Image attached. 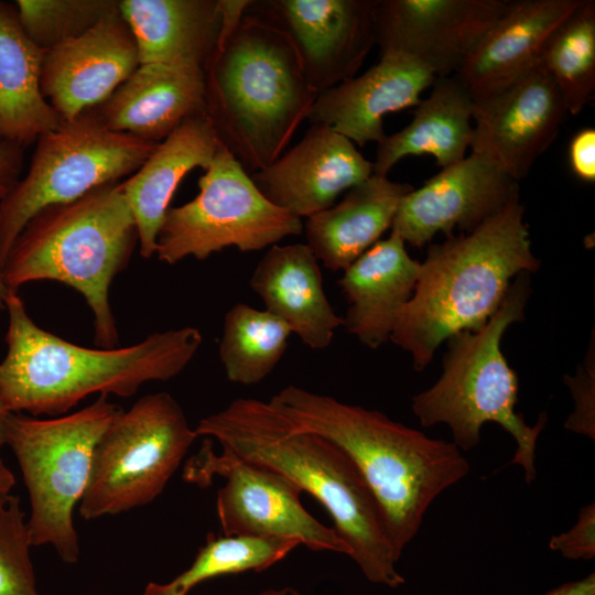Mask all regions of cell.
<instances>
[{"instance_id": "obj_13", "label": "cell", "mask_w": 595, "mask_h": 595, "mask_svg": "<svg viewBox=\"0 0 595 595\" xmlns=\"http://www.w3.org/2000/svg\"><path fill=\"white\" fill-rule=\"evenodd\" d=\"M567 113L541 61L509 85L473 98L470 153L519 182L556 139Z\"/></svg>"}, {"instance_id": "obj_14", "label": "cell", "mask_w": 595, "mask_h": 595, "mask_svg": "<svg viewBox=\"0 0 595 595\" xmlns=\"http://www.w3.org/2000/svg\"><path fill=\"white\" fill-rule=\"evenodd\" d=\"M375 8L376 0H264L247 11L289 36L318 95L356 76L376 45Z\"/></svg>"}, {"instance_id": "obj_30", "label": "cell", "mask_w": 595, "mask_h": 595, "mask_svg": "<svg viewBox=\"0 0 595 595\" xmlns=\"http://www.w3.org/2000/svg\"><path fill=\"white\" fill-rule=\"evenodd\" d=\"M542 63L567 112L578 115L595 93V1L583 0L550 36Z\"/></svg>"}, {"instance_id": "obj_28", "label": "cell", "mask_w": 595, "mask_h": 595, "mask_svg": "<svg viewBox=\"0 0 595 595\" xmlns=\"http://www.w3.org/2000/svg\"><path fill=\"white\" fill-rule=\"evenodd\" d=\"M44 54L23 31L14 3L0 0V143L25 148L64 122L41 91Z\"/></svg>"}, {"instance_id": "obj_15", "label": "cell", "mask_w": 595, "mask_h": 595, "mask_svg": "<svg viewBox=\"0 0 595 595\" xmlns=\"http://www.w3.org/2000/svg\"><path fill=\"white\" fill-rule=\"evenodd\" d=\"M508 0H376V45L455 75Z\"/></svg>"}, {"instance_id": "obj_3", "label": "cell", "mask_w": 595, "mask_h": 595, "mask_svg": "<svg viewBox=\"0 0 595 595\" xmlns=\"http://www.w3.org/2000/svg\"><path fill=\"white\" fill-rule=\"evenodd\" d=\"M8 351L0 363V398L13 413L64 415L94 393L128 398L149 381L180 375L203 335L193 326L155 332L126 347L88 348L43 329L18 292L6 298Z\"/></svg>"}, {"instance_id": "obj_26", "label": "cell", "mask_w": 595, "mask_h": 595, "mask_svg": "<svg viewBox=\"0 0 595 595\" xmlns=\"http://www.w3.org/2000/svg\"><path fill=\"white\" fill-rule=\"evenodd\" d=\"M141 64H191L203 68L220 36V0H119Z\"/></svg>"}, {"instance_id": "obj_16", "label": "cell", "mask_w": 595, "mask_h": 595, "mask_svg": "<svg viewBox=\"0 0 595 595\" xmlns=\"http://www.w3.org/2000/svg\"><path fill=\"white\" fill-rule=\"evenodd\" d=\"M520 196L519 182L484 159L469 154L443 167L400 202L391 231L421 248L443 232L474 230Z\"/></svg>"}, {"instance_id": "obj_2", "label": "cell", "mask_w": 595, "mask_h": 595, "mask_svg": "<svg viewBox=\"0 0 595 595\" xmlns=\"http://www.w3.org/2000/svg\"><path fill=\"white\" fill-rule=\"evenodd\" d=\"M197 436L214 439L249 463L273 470L312 495L329 513L350 558L375 584H404L382 512L353 462L327 440L293 431L268 402L238 398L203 418Z\"/></svg>"}, {"instance_id": "obj_21", "label": "cell", "mask_w": 595, "mask_h": 595, "mask_svg": "<svg viewBox=\"0 0 595 595\" xmlns=\"http://www.w3.org/2000/svg\"><path fill=\"white\" fill-rule=\"evenodd\" d=\"M94 110L109 130L160 143L186 119L206 113L204 68L141 64Z\"/></svg>"}, {"instance_id": "obj_19", "label": "cell", "mask_w": 595, "mask_h": 595, "mask_svg": "<svg viewBox=\"0 0 595 595\" xmlns=\"http://www.w3.org/2000/svg\"><path fill=\"white\" fill-rule=\"evenodd\" d=\"M435 78L404 53L381 52L379 62L365 73L318 94L306 120L326 125L359 147L379 143L386 137L383 117L415 107Z\"/></svg>"}, {"instance_id": "obj_31", "label": "cell", "mask_w": 595, "mask_h": 595, "mask_svg": "<svg viewBox=\"0 0 595 595\" xmlns=\"http://www.w3.org/2000/svg\"><path fill=\"white\" fill-rule=\"evenodd\" d=\"M299 545L300 542L293 539L208 533L187 570L169 583H149L143 595H188L194 586L206 580L248 571L262 572Z\"/></svg>"}, {"instance_id": "obj_24", "label": "cell", "mask_w": 595, "mask_h": 595, "mask_svg": "<svg viewBox=\"0 0 595 595\" xmlns=\"http://www.w3.org/2000/svg\"><path fill=\"white\" fill-rule=\"evenodd\" d=\"M220 147L207 115L191 117L161 141L127 181L121 182L136 219L141 257L149 259L155 255L161 225L183 177L195 167L206 170Z\"/></svg>"}, {"instance_id": "obj_40", "label": "cell", "mask_w": 595, "mask_h": 595, "mask_svg": "<svg viewBox=\"0 0 595 595\" xmlns=\"http://www.w3.org/2000/svg\"><path fill=\"white\" fill-rule=\"evenodd\" d=\"M11 412L7 409L0 398V447L6 444V429L8 416Z\"/></svg>"}, {"instance_id": "obj_27", "label": "cell", "mask_w": 595, "mask_h": 595, "mask_svg": "<svg viewBox=\"0 0 595 595\" xmlns=\"http://www.w3.org/2000/svg\"><path fill=\"white\" fill-rule=\"evenodd\" d=\"M409 125L378 144L374 174L387 176L409 155H431L441 169L466 156L473 136V97L456 75L436 77Z\"/></svg>"}, {"instance_id": "obj_6", "label": "cell", "mask_w": 595, "mask_h": 595, "mask_svg": "<svg viewBox=\"0 0 595 595\" xmlns=\"http://www.w3.org/2000/svg\"><path fill=\"white\" fill-rule=\"evenodd\" d=\"M137 245V224L121 182H111L36 213L14 240L1 272L12 292L44 280L79 292L93 314L95 344L115 348L119 333L110 286Z\"/></svg>"}, {"instance_id": "obj_20", "label": "cell", "mask_w": 595, "mask_h": 595, "mask_svg": "<svg viewBox=\"0 0 595 595\" xmlns=\"http://www.w3.org/2000/svg\"><path fill=\"white\" fill-rule=\"evenodd\" d=\"M582 1H507L455 75L473 98L509 85L542 61L552 33Z\"/></svg>"}, {"instance_id": "obj_41", "label": "cell", "mask_w": 595, "mask_h": 595, "mask_svg": "<svg viewBox=\"0 0 595 595\" xmlns=\"http://www.w3.org/2000/svg\"><path fill=\"white\" fill-rule=\"evenodd\" d=\"M257 595H303V594L292 587H283V588H269L263 592H260Z\"/></svg>"}, {"instance_id": "obj_17", "label": "cell", "mask_w": 595, "mask_h": 595, "mask_svg": "<svg viewBox=\"0 0 595 595\" xmlns=\"http://www.w3.org/2000/svg\"><path fill=\"white\" fill-rule=\"evenodd\" d=\"M133 34L120 11L45 52L41 91L64 121L107 100L139 67Z\"/></svg>"}, {"instance_id": "obj_25", "label": "cell", "mask_w": 595, "mask_h": 595, "mask_svg": "<svg viewBox=\"0 0 595 595\" xmlns=\"http://www.w3.org/2000/svg\"><path fill=\"white\" fill-rule=\"evenodd\" d=\"M413 187L372 174L344 198L307 217L306 245L331 271H345L391 228L401 199Z\"/></svg>"}, {"instance_id": "obj_11", "label": "cell", "mask_w": 595, "mask_h": 595, "mask_svg": "<svg viewBox=\"0 0 595 595\" xmlns=\"http://www.w3.org/2000/svg\"><path fill=\"white\" fill-rule=\"evenodd\" d=\"M198 188L192 201L167 209L156 240L161 262L204 260L228 247L259 251L303 231L302 218L269 202L223 144Z\"/></svg>"}, {"instance_id": "obj_4", "label": "cell", "mask_w": 595, "mask_h": 595, "mask_svg": "<svg viewBox=\"0 0 595 595\" xmlns=\"http://www.w3.org/2000/svg\"><path fill=\"white\" fill-rule=\"evenodd\" d=\"M523 213L519 196L474 230L430 245L390 336L411 355L415 370H423L454 334L485 326L513 278L539 270Z\"/></svg>"}, {"instance_id": "obj_29", "label": "cell", "mask_w": 595, "mask_h": 595, "mask_svg": "<svg viewBox=\"0 0 595 595\" xmlns=\"http://www.w3.org/2000/svg\"><path fill=\"white\" fill-rule=\"evenodd\" d=\"M292 335L289 326L266 310L237 303L225 315L219 359L234 383L251 386L280 363Z\"/></svg>"}, {"instance_id": "obj_7", "label": "cell", "mask_w": 595, "mask_h": 595, "mask_svg": "<svg viewBox=\"0 0 595 595\" xmlns=\"http://www.w3.org/2000/svg\"><path fill=\"white\" fill-rule=\"evenodd\" d=\"M529 274L522 272L516 277L485 326L476 332L461 331L446 339L447 350L439 380L414 396L411 404L423 426L439 423L450 426L452 442L463 451L479 444L485 423L499 424L516 441L510 464L523 468L527 484L537 476V442L548 416L541 413L530 426L516 411L518 377L502 355L500 343L509 325L523 321L530 294Z\"/></svg>"}, {"instance_id": "obj_39", "label": "cell", "mask_w": 595, "mask_h": 595, "mask_svg": "<svg viewBox=\"0 0 595 595\" xmlns=\"http://www.w3.org/2000/svg\"><path fill=\"white\" fill-rule=\"evenodd\" d=\"M14 484V475L0 458V494L10 493Z\"/></svg>"}, {"instance_id": "obj_10", "label": "cell", "mask_w": 595, "mask_h": 595, "mask_svg": "<svg viewBox=\"0 0 595 595\" xmlns=\"http://www.w3.org/2000/svg\"><path fill=\"white\" fill-rule=\"evenodd\" d=\"M197 437L167 392L143 396L121 409L95 446L80 516L91 520L153 501Z\"/></svg>"}, {"instance_id": "obj_22", "label": "cell", "mask_w": 595, "mask_h": 595, "mask_svg": "<svg viewBox=\"0 0 595 595\" xmlns=\"http://www.w3.org/2000/svg\"><path fill=\"white\" fill-rule=\"evenodd\" d=\"M421 262L391 231L354 261L338 284L348 302L344 326L365 346L376 349L390 340L398 315L415 289Z\"/></svg>"}, {"instance_id": "obj_36", "label": "cell", "mask_w": 595, "mask_h": 595, "mask_svg": "<svg viewBox=\"0 0 595 595\" xmlns=\"http://www.w3.org/2000/svg\"><path fill=\"white\" fill-rule=\"evenodd\" d=\"M569 160L573 173L582 181H595V130L584 128L574 134L569 145Z\"/></svg>"}, {"instance_id": "obj_42", "label": "cell", "mask_w": 595, "mask_h": 595, "mask_svg": "<svg viewBox=\"0 0 595 595\" xmlns=\"http://www.w3.org/2000/svg\"><path fill=\"white\" fill-rule=\"evenodd\" d=\"M9 293L8 288L6 286V283L3 281L2 272L0 269V310L6 309V298Z\"/></svg>"}, {"instance_id": "obj_34", "label": "cell", "mask_w": 595, "mask_h": 595, "mask_svg": "<svg viewBox=\"0 0 595 595\" xmlns=\"http://www.w3.org/2000/svg\"><path fill=\"white\" fill-rule=\"evenodd\" d=\"M587 357L578 367L574 377L565 376L564 380L574 399V411L569 415L564 426L575 433L595 439V364L594 337H592Z\"/></svg>"}, {"instance_id": "obj_33", "label": "cell", "mask_w": 595, "mask_h": 595, "mask_svg": "<svg viewBox=\"0 0 595 595\" xmlns=\"http://www.w3.org/2000/svg\"><path fill=\"white\" fill-rule=\"evenodd\" d=\"M31 547L19 497L0 494V595H39Z\"/></svg>"}, {"instance_id": "obj_12", "label": "cell", "mask_w": 595, "mask_h": 595, "mask_svg": "<svg viewBox=\"0 0 595 595\" xmlns=\"http://www.w3.org/2000/svg\"><path fill=\"white\" fill-rule=\"evenodd\" d=\"M215 476L225 479L216 498L224 536L270 537L298 540L313 551L350 555V549L333 528L324 526L302 505V490L280 474L241 459L212 440L187 461L186 482L208 486Z\"/></svg>"}, {"instance_id": "obj_37", "label": "cell", "mask_w": 595, "mask_h": 595, "mask_svg": "<svg viewBox=\"0 0 595 595\" xmlns=\"http://www.w3.org/2000/svg\"><path fill=\"white\" fill-rule=\"evenodd\" d=\"M24 149L14 143H0V201L9 194L20 180Z\"/></svg>"}, {"instance_id": "obj_9", "label": "cell", "mask_w": 595, "mask_h": 595, "mask_svg": "<svg viewBox=\"0 0 595 595\" xmlns=\"http://www.w3.org/2000/svg\"><path fill=\"white\" fill-rule=\"evenodd\" d=\"M158 144L109 130L94 108L41 136L26 174L0 201V269L36 213L132 175Z\"/></svg>"}, {"instance_id": "obj_8", "label": "cell", "mask_w": 595, "mask_h": 595, "mask_svg": "<svg viewBox=\"0 0 595 595\" xmlns=\"http://www.w3.org/2000/svg\"><path fill=\"white\" fill-rule=\"evenodd\" d=\"M121 410L100 396L91 404L54 419L11 412L6 444L14 453L28 488L32 545H52L68 564L78 561L74 510L87 488L95 446Z\"/></svg>"}, {"instance_id": "obj_23", "label": "cell", "mask_w": 595, "mask_h": 595, "mask_svg": "<svg viewBox=\"0 0 595 595\" xmlns=\"http://www.w3.org/2000/svg\"><path fill=\"white\" fill-rule=\"evenodd\" d=\"M250 286L264 310L311 349L328 347L344 325L325 294L318 260L306 244L271 246L256 266Z\"/></svg>"}, {"instance_id": "obj_35", "label": "cell", "mask_w": 595, "mask_h": 595, "mask_svg": "<svg viewBox=\"0 0 595 595\" xmlns=\"http://www.w3.org/2000/svg\"><path fill=\"white\" fill-rule=\"evenodd\" d=\"M549 548L569 560H592L595 556V504L580 509L576 523L549 541Z\"/></svg>"}, {"instance_id": "obj_32", "label": "cell", "mask_w": 595, "mask_h": 595, "mask_svg": "<svg viewBox=\"0 0 595 595\" xmlns=\"http://www.w3.org/2000/svg\"><path fill=\"white\" fill-rule=\"evenodd\" d=\"M14 6L28 37L45 52L119 10L118 0H17Z\"/></svg>"}, {"instance_id": "obj_38", "label": "cell", "mask_w": 595, "mask_h": 595, "mask_svg": "<svg viewBox=\"0 0 595 595\" xmlns=\"http://www.w3.org/2000/svg\"><path fill=\"white\" fill-rule=\"evenodd\" d=\"M543 595H595V574L591 573L584 578L563 583Z\"/></svg>"}, {"instance_id": "obj_5", "label": "cell", "mask_w": 595, "mask_h": 595, "mask_svg": "<svg viewBox=\"0 0 595 595\" xmlns=\"http://www.w3.org/2000/svg\"><path fill=\"white\" fill-rule=\"evenodd\" d=\"M204 72L206 115L246 171L283 154L317 97L289 36L250 11L220 33Z\"/></svg>"}, {"instance_id": "obj_18", "label": "cell", "mask_w": 595, "mask_h": 595, "mask_svg": "<svg viewBox=\"0 0 595 595\" xmlns=\"http://www.w3.org/2000/svg\"><path fill=\"white\" fill-rule=\"evenodd\" d=\"M372 174L374 163L349 139L314 123L293 148L251 178L269 202L307 218Z\"/></svg>"}, {"instance_id": "obj_1", "label": "cell", "mask_w": 595, "mask_h": 595, "mask_svg": "<svg viewBox=\"0 0 595 595\" xmlns=\"http://www.w3.org/2000/svg\"><path fill=\"white\" fill-rule=\"evenodd\" d=\"M268 403L293 431L327 440L353 462L377 500L399 558L433 501L470 470L453 442L431 439L377 410L293 385Z\"/></svg>"}]
</instances>
